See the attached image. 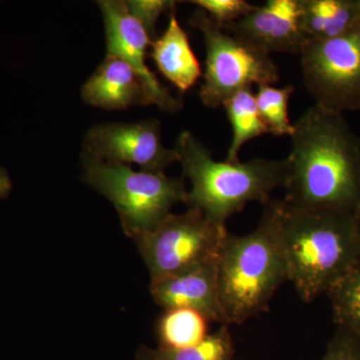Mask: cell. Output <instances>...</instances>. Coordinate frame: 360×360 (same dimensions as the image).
Wrapping results in <instances>:
<instances>
[{
    "mask_svg": "<svg viewBox=\"0 0 360 360\" xmlns=\"http://www.w3.org/2000/svg\"><path fill=\"white\" fill-rule=\"evenodd\" d=\"M84 180L115 205L127 236L135 238L155 229L179 202L186 205L184 177H169L129 165L99 160L84 150Z\"/></svg>",
    "mask_w": 360,
    "mask_h": 360,
    "instance_id": "cell-5",
    "label": "cell"
},
{
    "mask_svg": "<svg viewBox=\"0 0 360 360\" xmlns=\"http://www.w3.org/2000/svg\"><path fill=\"white\" fill-rule=\"evenodd\" d=\"M278 231V200L265 205L257 226L245 236L227 233L219 253V292L225 324H241L269 309L288 281Z\"/></svg>",
    "mask_w": 360,
    "mask_h": 360,
    "instance_id": "cell-4",
    "label": "cell"
},
{
    "mask_svg": "<svg viewBox=\"0 0 360 360\" xmlns=\"http://www.w3.org/2000/svg\"><path fill=\"white\" fill-rule=\"evenodd\" d=\"M189 23L205 39V68L200 96L206 108H222L236 92L253 84L278 82V68L270 54L225 32L205 11H196Z\"/></svg>",
    "mask_w": 360,
    "mask_h": 360,
    "instance_id": "cell-6",
    "label": "cell"
},
{
    "mask_svg": "<svg viewBox=\"0 0 360 360\" xmlns=\"http://www.w3.org/2000/svg\"><path fill=\"white\" fill-rule=\"evenodd\" d=\"M219 257L174 276L153 278L150 293L163 309L200 312L210 322L225 324L219 292Z\"/></svg>",
    "mask_w": 360,
    "mask_h": 360,
    "instance_id": "cell-12",
    "label": "cell"
},
{
    "mask_svg": "<svg viewBox=\"0 0 360 360\" xmlns=\"http://www.w3.org/2000/svg\"><path fill=\"white\" fill-rule=\"evenodd\" d=\"M150 47L149 56L155 61L158 70L180 91L191 89L202 75L188 35L177 20L176 9L169 13V22L165 32L153 40Z\"/></svg>",
    "mask_w": 360,
    "mask_h": 360,
    "instance_id": "cell-14",
    "label": "cell"
},
{
    "mask_svg": "<svg viewBox=\"0 0 360 360\" xmlns=\"http://www.w3.org/2000/svg\"><path fill=\"white\" fill-rule=\"evenodd\" d=\"M359 215L298 208L278 200V231L288 281L302 302L328 293L360 258Z\"/></svg>",
    "mask_w": 360,
    "mask_h": 360,
    "instance_id": "cell-2",
    "label": "cell"
},
{
    "mask_svg": "<svg viewBox=\"0 0 360 360\" xmlns=\"http://www.w3.org/2000/svg\"><path fill=\"white\" fill-rule=\"evenodd\" d=\"M105 26L108 56H115L129 63L141 78L153 104L161 110L174 112L181 108L179 99L160 84L155 73L146 65L150 37L143 26L134 18L122 0H101L97 2Z\"/></svg>",
    "mask_w": 360,
    "mask_h": 360,
    "instance_id": "cell-10",
    "label": "cell"
},
{
    "mask_svg": "<svg viewBox=\"0 0 360 360\" xmlns=\"http://www.w3.org/2000/svg\"><path fill=\"white\" fill-rule=\"evenodd\" d=\"M84 150L115 165H136L143 172L165 174L179 162L176 151L163 146L160 123L155 120L134 123H103L89 130Z\"/></svg>",
    "mask_w": 360,
    "mask_h": 360,
    "instance_id": "cell-9",
    "label": "cell"
},
{
    "mask_svg": "<svg viewBox=\"0 0 360 360\" xmlns=\"http://www.w3.org/2000/svg\"><path fill=\"white\" fill-rule=\"evenodd\" d=\"M224 30L269 54H300L307 42L300 28V0H269Z\"/></svg>",
    "mask_w": 360,
    "mask_h": 360,
    "instance_id": "cell-11",
    "label": "cell"
},
{
    "mask_svg": "<svg viewBox=\"0 0 360 360\" xmlns=\"http://www.w3.org/2000/svg\"><path fill=\"white\" fill-rule=\"evenodd\" d=\"M184 176L191 180L188 208L200 210L210 219L226 224L250 202L267 205L286 179L285 160L253 158L246 162L213 160L206 148L189 131H182L174 146Z\"/></svg>",
    "mask_w": 360,
    "mask_h": 360,
    "instance_id": "cell-3",
    "label": "cell"
},
{
    "mask_svg": "<svg viewBox=\"0 0 360 360\" xmlns=\"http://www.w3.org/2000/svg\"><path fill=\"white\" fill-rule=\"evenodd\" d=\"M222 108L226 112L232 129V137L225 160L238 162L239 153L248 142L269 134L258 110L252 87L239 90L225 101Z\"/></svg>",
    "mask_w": 360,
    "mask_h": 360,
    "instance_id": "cell-16",
    "label": "cell"
},
{
    "mask_svg": "<svg viewBox=\"0 0 360 360\" xmlns=\"http://www.w3.org/2000/svg\"><path fill=\"white\" fill-rule=\"evenodd\" d=\"M295 92L293 85L276 87L271 84L259 85L255 92L258 110L269 129L276 136H291L293 123L290 120V97Z\"/></svg>",
    "mask_w": 360,
    "mask_h": 360,
    "instance_id": "cell-20",
    "label": "cell"
},
{
    "mask_svg": "<svg viewBox=\"0 0 360 360\" xmlns=\"http://www.w3.org/2000/svg\"><path fill=\"white\" fill-rule=\"evenodd\" d=\"M290 139L283 202L360 214V137L345 115L314 104Z\"/></svg>",
    "mask_w": 360,
    "mask_h": 360,
    "instance_id": "cell-1",
    "label": "cell"
},
{
    "mask_svg": "<svg viewBox=\"0 0 360 360\" xmlns=\"http://www.w3.org/2000/svg\"><path fill=\"white\" fill-rule=\"evenodd\" d=\"M208 322L202 314L195 310H165L156 326L158 347L184 348L198 345L210 335Z\"/></svg>",
    "mask_w": 360,
    "mask_h": 360,
    "instance_id": "cell-17",
    "label": "cell"
},
{
    "mask_svg": "<svg viewBox=\"0 0 360 360\" xmlns=\"http://www.w3.org/2000/svg\"><path fill=\"white\" fill-rule=\"evenodd\" d=\"M13 191V182L7 174L6 169L0 167V200L8 198Z\"/></svg>",
    "mask_w": 360,
    "mask_h": 360,
    "instance_id": "cell-24",
    "label": "cell"
},
{
    "mask_svg": "<svg viewBox=\"0 0 360 360\" xmlns=\"http://www.w3.org/2000/svg\"><path fill=\"white\" fill-rule=\"evenodd\" d=\"M226 225L200 210L169 215L153 231L134 238L150 279L174 276L219 257Z\"/></svg>",
    "mask_w": 360,
    "mask_h": 360,
    "instance_id": "cell-7",
    "label": "cell"
},
{
    "mask_svg": "<svg viewBox=\"0 0 360 360\" xmlns=\"http://www.w3.org/2000/svg\"><path fill=\"white\" fill-rule=\"evenodd\" d=\"M307 41L335 39L360 23V0H300Z\"/></svg>",
    "mask_w": 360,
    "mask_h": 360,
    "instance_id": "cell-15",
    "label": "cell"
},
{
    "mask_svg": "<svg viewBox=\"0 0 360 360\" xmlns=\"http://www.w3.org/2000/svg\"><path fill=\"white\" fill-rule=\"evenodd\" d=\"M82 97L90 105L110 110L153 104L136 71L122 59L110 56L85 82Z\"/></svg>",
    "mask_w": 360,
    "mask_h": 360,
    "instance_id": "cell-13",
    "label": "cell"
},
{
    "mask_svg": "<svg viewBox=\"0 0 360 360\" xmlns=\"http://www.w3.org/2000/svg\"><path fill=\"white\" fill-rule=\"evenodd\" d=\"M300 56L314 104L342 115L360 110V23L335 39L309 40Z\"/></svg>",
    "mask_w": 360,
    "mask_h": 360,
    "instance_id": "cell-8",
    "label": "cell"
},
{
    "mask_svg": "<svg viewBox=\"0 0 360 360\" xmlns=\"http://www.w3.org/2000/svg\"><path fill=\"white\" fill-rule=\"evenodd\" d=\"M220 27L236 22L252 11V4L245 0H193Z\"/></svg>",
    "mask_w": 360,
    "mask_h": 360,
    "instance_id": "cell-21",
    "label": "cell"
},
{
    "mask_svg": "<svg viewBox=\"0 0 360 360\" xmlns=\"http://www.w3.org/2000/svg\"><path fill=\"white\" fill-rule=\"evenodd\" d=\"M321 360H360V342L347 331L341 330L329 342Z\"/></svg>",
    "mask_w": 360,
    "mask_h": 360,
    "instance_id": "cell-23",
    "label": "cell"
},
{
    "mask_svg": "<svg viewBox=\"0 0 360 360\" xmlns=\"http://www.w3.org/2000/svg\"><path fill=\"white\" fill-rule=\"evenodd\" d=\"M233 340L229 326H222L193 347L151 348L141 345L136 352V360H233Z\"/></svg>",
    "mask_w": 360,
    "mask_h": 360,
    "instance_id": "cell-18",
    "label": "cell"
},
{
    "mask_svg": "<svg viewBox=\"0 0 360 360\" xmlns=\"http://www.w3.org/2000/svg\"><path fill=\"white\" fill-rule=\"evenodd\" d=\"M127 6L129 13L141 23L150 39L155 37L156 23L160 16L176 9V2L172 0H129L127 1Z\"/></svg>",
    "mask_w": 360,
    "mask_h": 360,
    "instance_id": "cell-22",
    "label": "cell"
},
{
    "mask_svg": "<svg viewBox=\"0 0 360 360\" xmlns=\"http://www.w3.org/2000/svg\"><path fill=\"white\" fill-rule=\"evenodd\" d=\"M359 226H360V215H359Z\"/></svg>",
    "mask_w": 360,
    "mask_h": 360,
    "instance_id": "cell-25",
    "label": "cell"
},
{
    "mask_svg": "<svg viewBox=\"0 0 360 360\" xmlns=\"http://www.w3.org/2000/svg\"><path fill=\"white\" fill-rule=\"evenodd\" d=\"M328 295L341 330L360 342V258Z\"/></svg>",
    "mask_w": 360,
    "mask_h": 360,
    "instance_id": "cell-19",
    "label": "cell"
}]
</instances>
